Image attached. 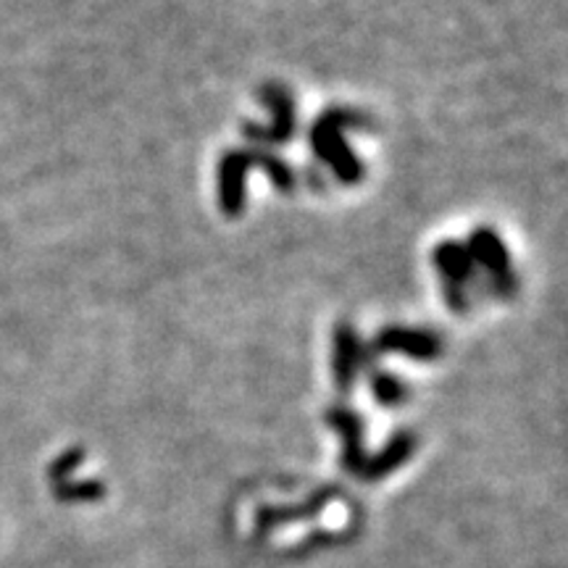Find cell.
<instances>
[{
    "mask_svg": "<svg viewBox=\"0 0 568 568\" xmlns=\"http://www.w3.org/2000/svg\"><path fill=\"white\" fill-rule=\"evenodd\" d=\"M361 116H355L351 111H329L322 122L314 124V151L322 155L326 163L335 166V172L343 176L345 182H358L361 180V161L347 151L343 130L345 126L358 124Z\"/></svg>",
    "mask_w": 568,
    "mask_h": 568,
    "instance_id": "cell-1",
    "label": "cell"
},
{
    "mask_svg": "<svg viewBox=\"0 0 568 568\" xmlns=\"http://www.w3.org/2000/svg\"><path fill=\"white\" fill-rule=\"evenodd\" d=\"M264 101L274 113V122L268 130H251L247 126L245 134L255 142H287L295 132V105L293 98L287 95V90H282L280 84H266L264 88Z\"/></svg>",
    "mask_w": 568,
    "mask_h": 568,
    "instance_id": "cell-2",
    "label": "cell"
},
{
    "mask_svg": "<svg viewBox=\"0 0 568 568\" xmlns=\"http://www.w3.org/2000/svg\"><path fill=\"white\" fill-rule=\"evenodd\" d=\"M468 253H471V258H477L479 264H485L489 272H493L500 293H514L516 282L508 268V251L503 247L500 237H497L493 230H477V234L471 237V251Z\"/></svg>",
    "mask_w": 568,
    "mask_h": 568,
    "instance_id": "cell-3",
    "label": "cell"
},
{
    "mask_svg": "<svg viewBox=\"0 0 568 568\" xmlns=\"http://www.w3.org/2000/svg\"><path fill=\"white\" fill-rule=\"evenodd\" d=\"M253 155L232 151L222 161V209L226 216H240L245 203V174L251 169Z\"/></svg>",
    "mask_w": 568,
    "mask_h": 568,
    "instance_id": "cell-4",
    "label": "cell"
},
{
    "mask_svg": "<svg viewBox=\"0 0 568 568\" xmlns=\"http://www.w3.org/2000/svg\"><path fill=\"white\" fill-rule=\"evenodd\" d=\"M376 347H379V351L408 353L410 358L416 361H432L439 353V339L435 335H429V332L397 329V326H389V329H385L376 337Z\"/></svg>",
    "mask_w": 568,
    "mask_h": 568,
    "instance_id": "cell-5",
    "label": "cell"
},
{
    "mask_svg": "<svg viewBox=\"0 0 568 568\" xmlns=\"http://www.w3.org/2000/svg\"><path fill=\"white\" fill-rule=\"evenodd\" d=\"M329 424L339 429V435L345 439V468L353 474H361L366 466V453H364V443H361V418L347 408H335L329 410Z\"/></svg>",
    "mask_w": 568,
    "mask_h": 568,
    "instance_id": "cell-6",
    "label": "cell"
},
{
    "mask_svg": "<svg viewBox=\"0 0 568 568\" xmlns=\"http://www.w3.org/2000/svg\"><path fill=\"white\" fill-rule=\"evenodd\" d=\"M361 366V343L351 326L343 324L335 329V382L343 389H351L355 372Z\"/></svg>",
    "mask_w": 568,
    "mask_h": 568,
    "instance_id": "cell-7",
    "label": "cell"
},
{
    "mask_svg": "<svg viewBox=\"0 0 568 568\" xmlns=\"http://www.w3.org/2000/svg\"><path fill=\"white\" fill-rule=\"evenodd\" d=\"M410 453H414V437L410 435H395L393 439H389V445L385 447V450L379 453V456L366 460L364 466V477L368 479H382L387 477L389 471H395L397 466H403L408 460Z\"/></svg>",
    "mask_w": 568,
    "mask_h": 568,
    "instance_id": "cell-8",
    "label": "cell"
},
{
    "mask_svg": "<svg viewBox=\"0 0 568 568\" xmlns=\"http://www.w3.org/2000/svg\"><path fill=\"white\" fill-rule=\"evenodd\" d=\"M435 261H437L439 272H443L447 280H450V287H456V284H464L468 280V274H471V268H474L471 253H468L464 245H456V243L439 245L437 253H435Z\"/></svg>",
    "mask_w": 568,
    "mask_h": 568,
    "instance_id": "cell-9",
    "label": "cell"
},
{
    "mask_svg": "<svg viewBox=\"0 0 568 568\" xmlns=\"http://www.w3.org/2000/svg\"><path fill=\"white\" fill-rule=\"evenodd\" d=\"M372 389L376 403H382V406H397V403H403V397H406V387H403V382L395 379L393 374H376Z\"/></svg>",
    "mask_w": 568,
    "mask_h": 568,
    "instance_id": "cell-10",
    "label": "cell"
},
{
    "mask_svg": "<svg viewBox=\"0 0 568 568\" xmlns=\"http://www.w3.org/2000/svg\"><path fill=\"white\" fill-rule=\"evenodd\" d=\"M253 161L264 163V169L268 172V176H272L276 187L282 190V193H290L293 190V172L287 169V163H284L282 159H276V155L272 153H253Z\"/></svg>",
    "mask_w": 568,
    "mask_h": 568,
    "instance_id": "cell-11",
    "label": "cell"
},
{
    "mask_svg": "<svg viewBox=\"0 0 568 568\" xmlns=\"http://www.w3.org/2000/svg\"><path fill=\"white\" fill-rule=\"evenodd\" d=\"M55 495L63 497V500H95V497L103 495V487L98 481H80V485H55Z\"/></svg>",
    "mask_w": 568,
    "mask_h": 568,
    "instance_id": "cell-12",
    "label": "cell"
}]
</instances>
